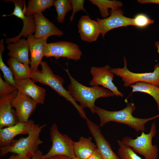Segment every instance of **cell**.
<instances>
[{
    "instance_id": "1",
    "label": "cell",
    "mask_w": 159,
    "mask_h": 159,
    "mask_svg": "<svg viewBox=\"0 0 159 159\" xmlns=\"http://www.w3.org/2000/svg\"><path fill=\"white\" fill-rule=\"evenodd\" d=\"M64 70L70 80L68 92L75 102L80 103V106L83 109L88 108L93 114H95V103L97 99L115 96L111 91L103 87L96 85L90 87L82 85L72 77L68 69Z\"/></svg>"
},
{
    "instance_id": "2",
    "label": "cell",
    "mask_w": 159,
    "mask_h": 159,
    "mask_svg": "<svg viewBox=\"0 0 159 159\" xmlns=\"http://www.w3.org/2000/svg\"><path fill=\"white\" fill-rule=\"evenodd\" d=\"M95 113L100 119L99 126L103 127L109 122H114L125 124L134 129L136 132H144L145 125L149 121L159 117V114L147 118H141L134 117L133 112L136 109L135 104L129 102L124 109L118 111H110L95 107Z\"/></svg>"
},
{
    "instance_id": "3",
    "label": "cell",
    "mask_w": 159,
    "mask_h": 159,
    "mask_svg": "<svg viewBox=\"0 0 159 159\" xmlns=\"http://www.w3.org/2000/svg\"><path fill=\"white\" fill-rule=\"evenodd\" d=\"M40 65L41 70L32 71L30 78L34 82H39L50 86L59 96L63 97L67 101L70 102L77 110L80 117L86 120L88 118L84 109L73 99L68 91L63 87L64 79L59 76L54 74L46 62H42Z\"/></svg>"
},
{
    "instance_id": "4",
    "label": "cell",
    "mask_w": 159,
    "mask_h": 159,
    "mask_svg": "<svg viewBox=\"0 0 159 159\" xmlns=\"http://www.w3.org/2000/svg\"><path fill=\"white\" fill-rule=\"evenodd\" d=\"M46 126V124H35L27 137L14 139L9 145L0 147V156L11 152L18 155L20 159H30L38 150V146L43 143L40 133Z\"/></svg>"
},
{
    "instance_id": "5",
    "label": "cell",
    "mask_w": 159,
    "mask_h": 159,
    "mask_svg": "<svg viewBox=\"0 0 159 159\" xmlns=\"http://www.w3.org/2000/svg\"><path fill=\"white\" fill-rule=\"evenodd\" d=\"M157 132L156 121L151 125L148 133L142 132L141 135L133 139L126 136L122 139V142L131 148L135 152L143 155L145 159H157L158 155V148L156 145H153L152 139Z\"/></svg>"
},
{
    "instance_id": "6",
    "label": "cell",
    "mask_w": 159,
    "mask_h": 159,
    "mask_svg": "<svg viewBox=\"0 0 159 159\" xmlns=\"http://www.w3.org/2000/svg\"><path fill=\"white\" fill-rule=\"evenodd\" d=\"M49 135L52 146L47 154L43 155L41 159L56 155H66L72 159L76 157L74 152V142L67 135L61 133L55 123L53 124L50 127Z\"/></svg>"
},
{
    "instance_id": "7",
    "label": "cell",
    "mask_w": 159,
    "mask_h": 159,
    "mask_svg": "<svg viewBox=\"0 0 159 159\" xmlns=\"http://www.w3.org/2000/svg\"><path fill=\"white\" fill-rule=\"evenodd\" d=\"M124 66L122 68H111L110 71L114 74L122 78L125 87L130 86L139 82L151 83L159 87V64H156L153 72L144 73H135L130 71L127 67V61L125 57L123 58Z\"/></svg>"
},
{
    "instance_id": "8",
    "label": "cell",
    "mask_w": 159,
    "mask_h": 159,
    "mask_svg": "<svg viewBox=\"0 0 159 159\" xmlns=\"http://www.w3.org/2000/svg\"><path fill=\"white\" fill-rule=\"evenodd\" d=\"M4 1L8 2L11 1L14 3V8L13 12L9 15H3V16H14L21 19L23 21V27L19 34L12 38L6 39V44L15 43L19 41L22 37L24 38H27L31 34H34L36 29L35 24L33 16H26V6L25 0H5Z\"/></svg>"
},
{
    "instance_id": "9",
    "label": "cell",
    "mask_w": 159,
    "mask_h": 159,
    "mask_svg": "<svg viewBox=\"0 0 159 159\" xmlns=\"http://www.w3.org/2000/svg\"><path fill=\"white\" fill-rule=\"evenodd\" d=\"M82 55L79 46L71 42L47 43L44 46V56L47 58L53 57L57 60L62 57L77 61L80 59Z\"/></svg>"
},
{
    "instance_id": "10",
    "label": "cell",
    "mask_w": 159,
    "mask_h": 159,
    "mask_svg": "<svg viewBox=\"0 0 159 159\" xmlns=\"http://www.w3.org/2000/svg\"><path fill=\"white\" fill-rule=\"evenodd\" d=\"M111 69L108 65L100 67H92L90 73L92 78L90 81V85L92 87L101 85L111 91L115 96L123 97V94L118 90L113 82L114 76L110 71Z\"/></svg>"
},
{
    "instance_id": "11",
    "label": "cell",
    "mask_w": 159,
    "mask_h": 159,
    "mask_svg": "<svg viewBox=\"0 0 159 159\" xmlns=\"http://www.w3.org/2000/svg\"><path fill=\"white\" fill-rule=\"evenodd\" d=\"M124 11L120 8L110 11V16L107 18H97L102 37L104 38L106 33L113 29L128 26H133V18L124 16Z\"/></svg>"
},
{
    "instance_id": "12",
    "label": "cell",
    "mask_w": 159,
    "mask_h": 159,
    "mask_svg": "<svg viewBox=\"0 0 159 159\" xmlns=\"http://www.w3.org/2000/svg\"><path fill=\"white\" fill-rule=\"evenodd\" d=\"M18 91L0 97V129L13 126L19 121L15 110L11 106V102L16 96Z\"/></svg>"
},
{
    "instance_id": "13",
    "label": "cell",
    "mask_w": 159,
    "mask_h": 159,
    "mask_svg": "<svg viewBox=\"0 0 159 159\" xmlns=\"http://www.w3.org/2000/svg\"><path fill=\"white\" fill-rule=\"evenodd\" d=\"M37 104L31 97L19 91L11 103L12 107L15 109V113L20 122L29 120V117L35 110Z\"/></svg>"
},
{
    "instance_id": "14",
    "label": "cell",
    "mask_w": 159,
    "mask_h": 159,
    "mask_svg": "<svg viewBox=\"0 0 159 159\" xmlns=\"http://www.w3.org/2000/svg\"><path fill=\"white\" fill-rule=\"evenodd\" d=\"M86 122L90 133L96 143L97 148L103 159H120L114 152L110 144L102 133L99 126L89 120Z\"/></svg>"
},
{
    "instance_id": "15",
    "label": "cell",
    "mask_w": 159,
    "mask_h": 159,
    "mask_svg": "<svg viewBox=\"0 0 159 159\" xmlns=\"http://www.w3.org/2000/svg\"><path fill=\"white\" fill-rule=\"evenodd\" d=\"M35 124L34 120H29L26 122H19L13 126L0 129V147L10 145L18 135H28Z\"/></svg>"
},
{
    "instance_id": "16",
    "label": "cell",
    "mask_w": 159,
    "mask_h": 159,
    "mask_svg": "<svg viewBox=\"0 0 159 159\" xmlns=\"http://www.w3.org/2000/svg\"><path fill=\"white\" fill-rule=\"evenodd\" d=\"M33 16L36 26L35 32L34 34L35 38L48 39L52 35L61 37L64 35L63 32L46 18L42 13H37Z\"/></svg>"
},
{
    "instance_id": "17",
    "label": "cell",
    "mask_w": 159,
    "mask_h": 159,
    "mask_svg": "<svg viewBox=\"0 0 159 159\" xmlns=\"http://www.w3.org/2000/svg\"><path fill=\"white\" fill-rule=\"evenodd\" d=\"M78 32L82 39L88 42L97 41L101 32L97 21L92 20L88 15L82 16L78 24Z\"/></svg>"
},
{
    "instance_id": "18",
    "label": "cell",
    "mask_w": 159,
    "mask_h": 159,
    "mask_svg": "<svg viewBox=\"0 0 159 159\" xmlns=\"http://www.w3.org/2000/svg\"><path fill=\"white\" fill-rule=\"evenodd\" d=\"M14 80L16 87L19 91L30 97L37 104H44L45 89L36 85L30 78Z\"/></svg>"
},
{
    "instance_id": "19",
    "label": "cell",
    "mask_w": 159,
    "mask_h": 159,
    "mask_svg": "<svg viewBox=\"0 0 159 159\" xmlns=\"http://www.w3.org/2000/svg\"><path fill=\"white\" fill-rule=\"evenodd\" d=\"M47 38H36L34 34H31L27 38L29 44L31 58L29 64L32 71L38 70L39 65L41 64L44 57V46L47 43Z\"/></svg>"
},
{
    "instance_id": "20",
    "label": "cell",
    "mask_w": 159,
    "mask_h": 159,
    "mask_svg": "<svg viewBox=\"0 0 159 159\" xmlns=\"http://www.w3.org/2000/svg\"><path fill=\"white\" fill-rule=\"evenodd\" d=\"M9 51L8 55L24 64L29 66L30 60L28 54L29 47L27 40L21 39L18 42L8 44L7 47Z\"/></svg>"
},
{
    "instance_id": "21",
    "label": "cell",
    "mask_w": 159,
    "mask_h": 159,
    "mask_svg": "<svg viewBox=\"0 0 159 159\" xmlns=\"http://www.w3.org/2000/svg\"><path fill=\"white\" fill-rule=\"evenodd\" d=\"M92 138H87L81 136L79 140L74 143L75 155L79 159H87L91 155L97 146L92 142Z\"/></svg>"
},
{
    "instance_id": "22",
    "label": "cell",
    "mask_w": 159,
    "mask_h": 159,
    "mask_svg": "<svg viewBox=\"0 0 159 159\" xmlns=\"http://www.w3.org/2000/svg\"><path fill=\"white\" fill-rule=\"evenodd\" d=\"M7 63L14 76V79L21 80L30 78L32 70L29 66L12 58L8 59Z\"/></svg>"
},
{
    "instance_id": "23",
    "label": "cell",
    "mask_w": 159,
    "mask_h": 159,
    "mask_svg": "<svg viewBox=\"0 0 159 159\" xmlns=\"http://www.w3.org/2000/svg\"><path fill=\"white\" fill-rule=\"evenodd\" d=\"M130 87L132 89L130 95L135 92H140L152 96L156 102L157 109L159 111V87L153 84L145 82H138Z\"/></svg>"
},
{
    "instance_id": "24",
    "label": "cell",
    "mask_w": 159,
    "mask_h": 159,
    "mask_svg": "<svg viewBox=\"0 0 159 159\" xmlns=\"http://www.w3.org/2000/svg\"><path fill=\"white\" fill-rule=\"evenodd\" d=\"M54 0H29L26 6L25 15L32 16L37 13H42L54 6Z\"/></svg>"
},
{
    "instance_id": "25",
    "label": "cell",
    "mask_w": 159,
    "mask_h": 159,
    "mask_svg": "<svg viewBox=\"0 0 159 159\" xmlns=\"http://www.w3.org/2000/svg\"><path fill=\"white\" fill-rule=\"evenodd\" d=\"M93 4L99 8L102 17L103 19L107 18L110 15L109 9L113 10L120 8L123 4L120 1L108 0H90Z\"/></svg>"
},
{
    "instance_id": "26",
    "label": "cell",
    "mask_w": 159,
    "mask_h": 159,
    "mask_svg": "<svg viewBox=\"0 0 159 159\" xmlns=\"http://www.w3.org/2000/svg\"><path fill=\"white\" fill-rule=\"evenodd\" d=\"M5 49L4 40L3 39H1L0 41V69L3 72L5 82L16 87L15 81L12 72L10 68L5 65L2 59V54Z\"/></svg>"
},
{
    "instance_id": "27",
    "label": "cell",
    "mask_w": 159,
    "mask_h": 159,
    "mask_svg": "<svg viewBox=\"0 0 159 159\" xmlns=\"http://www.w3.org/2000/svg\"><path fill=\"white\" fill-rule=\"evenodd\" d=\"M54 6L57 11V19L58 22L59 23H63L66 14L72 9L71 0H55Z\"/></svg>"
},
{
    "instance_id": "28",
    "label": "cell",
    "mask_w": 159,
    "mask_h": 159,
    "mask_svg": "<svg viewBox=\"0 0 159 159\" xmlns=\"http://www.w3.org/2000/svg\"><path fill=\"white\" fill-rule=\"evenodd\" d=\"M119 146L117 153L120 159H142L130 147L119 140L117 141Z\"/></svg>"
},
{
    "instance_id": "29",
    "label": "cell",
    "mask_w": 159,
    "mask_h": 159,
    "mask_svg": "<svg viewBox=\"0 0 159 159\" xmlns=\"http://www.w3.org/2000/svg\"><path fill=\"white\" fill-rule=\"evenodd\" d=\"M133 26L139 28H144L154 23V20L143 14H139L133 18Z\"/></svg>"
},
{
    "instance_id": "30",
    "label": "cell",
    "mask_w": 159,
    "mask_h": 159,
    "mask_svg": "<svg viewBox=\"0 0 159 159\" xmlns=\"http://www.w3.org/2000/svg\"><path fill=\"white\" fill-rule=\"evenodd\" d=\"M85 1L84 0H71L72 11V14L70 17V22L73 20L75 14L77 11H83L87 13L84 6Z\"/></svg>"
},
{
    "instance_id": "31",
    "label": "cell",
    "mask_w": 159,
    "mask_h": 159,
    "mask_svg": "<svg viewBox=\"0 0 159 159\" xmlns=\"http://www.w3.org/2000/svg\"><path fill=\"white\" fill-rule=\"evenodd\" d=\"M17 90L16 87L4 82L0 77V97L10 94Z\"/></svg>"
},
{
    "instance_id": "32",
    "label": "cell",
    "mask_w": 159,
    "mask_h": 159,
    "mask_svg": "<svg viewBox=\"0 0 159 159\" xmlns=\"http://www.w3.org/2000/svg\"><path fill=\"white\" fill-rule=\"evenodd\" d=\"M87 159H103L97 148Z\"/></svg>"
},
{
    "instance_id": "33",
    "label": "cell",
    "mask_w": 159,
    "mask_h": 159,
    "mask_svg": "<svg viewBox=\"0 0 159 159\" xmlns=\"http://www.w3.org/2000/svg\"><path fill=\"white\" fill-rule=\"evenodd\" d=\"M72 159L70 157L64 155H56L44 159Z\"/></svg>"
},
{
    "instance_id": "34",
    "label": "cell",
    "mask_w": 159,
    "mask_h": 159,
    "mask_svg": "<svg viewBox=\"0 0 159 159\" xmlns=\"http://www.w3.org/2000/svg\"><path fill=\"white\" fill-rule=\"evenodd\" d=\"M138 1L140 4L153 3L159 4V0H138Z\"/></svg>"
},
{
    "instance_id": "35",
    "label": "cell",
    "mask_w": 159,
    "mask_h": 159,
    "mask_svg": "<svg viewBox=\"0 0 159 159\" xmlns=\"http://www.w3.org/2000/svg\"><path fill=\"white\" fill-rule=\"evenodd\" d=\"M42 155V152L38 149L30 159H41Z\"/></svg>"
},
{
    "instance_id": "36",
    "label": "cell",
    "mask_w": 159,
    "mask_h": 159,
    "mask_svg": "<svg viewBox=\"0 0 159 159\" xmlns=\"http://www.w3.org/2000/svg\"><path fill=\"white\" fill-rule=\"evenodd\" d=\"M8 159H20L18 155L13 154L11 155Z\"/></svg>"
},
{
    "instance_id": "37",
    "label": "cell",
    "mask_w": 159,
    "mask_h": 159,
    "mask_svg": "<svg viewBox=\"0 0 159 159\" xmlns=\"http://www.w3.org/2000/svg\"><path fill=\"white\" fill-rule=\"evenodd\" d=\"M155 47L157 48V52L159 54V41L155 42Z\"/></svg>"
},
{
    "instance_id": "38",
    "label": "cell",
    "mask_w": 159,
    "mask_h": 159,
    "mask_svg": "<svg viewBox=\"0 0 159 159\" xmlns=\"http://www.w3.org/2000/svg\"><path fill=\"white\" fill-rule=\"evenodd\" d=\"M72 159H78V158H77L76 157H74Z\"/></svg>"
}]
</instances>
